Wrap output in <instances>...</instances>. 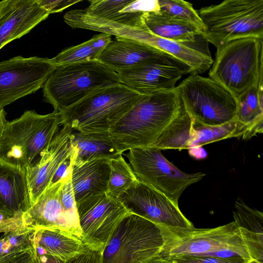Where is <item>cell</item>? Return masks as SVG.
Here are the masks:
<instances>
[{
  "label": "cell",
  "instance_id": "obj_1",
  "mask_svg": "<svg viewBox=\"0 0 263 263\" xmlns=\"http://www.w3.org/2000/svg\"><path fill=\"white\" fill-rule=\"evenodd\" d=\"M187 112L176 87L143 97L109 130L119 151L169 149L186 125Z\"/></svg>",
  "mask_w": 263,
  "mask_h": 263
},
{
  "label": "cell",
  "instance_id": "obj_2",
  "mask_svg": "<svg viewBox=\"0 0 263 263\" xmlns=\"http://www.w3.org/2000/svg\"><path fill=\"white\" fill-rule=\"evenodd\" d=\"M164 239L161 257L180 255L240 257L251 263L249 251L234 221L214 228L197 229L159 226Z\"/></svg>",
  "mask_w": 263,
  "mask_h": 263
},
{
  "label": "cell",
  "instance_id": "obj_3",
  "mask_svg": "<svg viewBox=\"0 0 263 263\" xmlns=\"http://www.w3.org/2000/svg\"><path fill=\"white\" fill-rule=\"evenodd\" d=\"M60 124V115L56 110L47 115L26 110L20 117L8 121L0 141V160L25 170L33 165Z\"/></svg>",
  "mask_w": 263,
  "mask_h": 263
},
{
  "label": "cell",
  "instance_id": "obj_4",
  "mask_svg": "<svg viewBox=\"0 0 263 263\" xmlns=\"http://www.w3.org/2000/svg\"><path fill=\"white\" fill-rule=\"evenodd\" d=\"M144 96L122 83L102 88L59 112L61 124L83 133L109 132Z\"/></svg>",
  "mask_w": 263,
  "mask_h": 263
},
{
  "label": "cell",
  "instance_id": "obj_5",
  "mask_svg": "<svg viewBox=\"0 0 263 263\" xmlns=\"http://www.w3.org/2000/svg\"><path fill=\"white\" fill-rule=\"evenodd\" d=\"M120 84L117 72L98 60L62 65L43 85V97L60 112L96 91Z\"/></svg>",
  "mask_w": 263,
  "mask_h": 263
},
{
  "label": "cell",
  "instance_id": "obj_6",
  "mask_svg": "<svg viewBox=\"0 0 263 263\" xmlns=\"http://www.w3.org/2000/svg\"><path fill=\"white\" fill-rule=\"evenodd\" d=\"M263 37L231 41L217 48L210 78L229 90L237 100L253 86H263Z\"/></svg>",
  "mask_w": 263,
  "mask_h": 263
},
{
  "label": "cell",
  "instance_id": "obj_7",
  "mask_svg": "<svg viewBox=\"0 0 263 263\" xmlns=\"http://www.w3.org/2000/svg\"><path fill=\"white\" fill-rule=\"evenodd\" d=\"M197 12L202 36L216 48L238 39L263 37V0H226Z\"/></svg>",
  "mask_w": 263,
  "mask_h": 263
},
{
  "label": "cell",
  "instance_id": "obj_8",
  "mask_svg": "<svg viewBox=\"0 0 263 263\" xmlns=\"http://www.w3.org/2000/svg\"><path fill=\"white\" fill-rule=\"evenodd\" d=\"M164 243L158 225L129 212L110 236L102 263H144L161 257Z\"/></svg>",
  "mask_w": 263,
  "mask_h": 263
},
{
  "label": "cell",
  "instance_id": "obj_9",
  "mask_svg": "<svg viewBox=\"0 0 263 263\" xmlns=\"http://www.w3.org/2000/svg\"><path fill=\"white\" fill-rule=\"evenodd\" d=\"M176 89L192 120L204 125H218L235 119V98L212 78L191 74Z\"/></svg>",
  "mask_w": 263,
  "mask_h": 263
},
{
  "label": "cell",
  "instance_id": "obj_10",
  "mask_svg": "<svg viewBox=\"0 0 263 263\" xmlns=\"http://www.w3.org/2000/svg\"><path fill=\"white\" fill-rule=\"evenodd\" d=\"M126 156L139 180L162 193L177 205L185 189L205 176L201 172H183L163 156L161 149L153 147L130 149Z\"/></svg>",
  "mask_w": 263,
  "mask_h": 263
},
{
  "label": "cell",
  "instance_id": "obj_11",
  "mask_svg": "<svg viewBox=\"0 0 263 263\" xmlns=\"http://www.w3.org/2000/svg\"><path fill=\"white\" fill-rule=\"evenodd\" d=\"M76 204L83 242L102 252L118 224L130 212L118 198L107 193L84 198Z\"/></svg>",
  "mask_w": 263,
  "mask_h": 263
},
{
  "label": "cell",
  "instance_id": "obj_12",
  "mask_svg": "<svg viewBox=\"0 0 263 263\" xmlns=\"http://www.w3.org/2000/svg\"><path fill=\"white\" fill-rule=\"evenodd\" d=\"M55 68L47 58L17 56L0 62V108L37 91Z\"/></svg>",
  "mask_w": 263,
  "mask_h": 263
},
{
  "label": "cell",
  "instance_id": "obj_13",
  "mask_svg": "<svg viewBox=\"0 0 263 263\" xmlns=\"http://www.w3.org/2000/svg\"><path fill=\"white\" fill-rule=\"evenodd\" d=\"M131 213L158 225L193 228L176 204L164 194L138 180L118 198Z\"/></svg>",
  "mask_w": 263,
  "mask_h": 263
},
{
  "label": "cell",
  "instance_id": "obj_14",
  "mask_svg": "<svg viewBox=\"0 0 263 263\" xmlns=\"http://www.w3.org/2000/svg\"><path fill=\"white\" fill-rule=\"evenodd\" d=\"M122 84L142 95L174 89L191 69L175 58L155 59L117 71Z\"/></svg>",
  "mask_w": 263,
  "mask_h": 263
},
{
  "label": "cell",
  "instance_id": "obj_15",
  "mask_svg": "<svg viewBox=\"0 0 263 263\" xmlns=\"http://www.w3.org/2000/svg\"><path fill=\"white\" fill-rule=\"evenodd\" d=\"M72 130L70 126L63 125L41 153L37 161L26 168L30 206L49 185L60 164L74 152Z\"/></svg>",
  "mask_w": 263,
  "mask_h": 263
},
{
  "label": "cell",
  "instance_id": "obj_16",
  "mask_svg": "<svg viewBox=\"0 0 263 263\" xmlns=\"http://www.w3.org/2000/svg\"><path fill=\"white\" fill-rule=\"evenodd\" d=\"M64 179L49 186L34 203L23 213V224L33 229L58 228L81 239L82 232L79 221L67 213L61 202L60 191Z\"/></svg>",
  "mask_w": 263,
  "mask_h": 263
},
{
  "label": "cell",
  "instance_id": "obj_17",
  "mask_svg": "<svg viewBox=\"0 0 263 263\" xmlns=\"http://www.w3.org/2000/svg\"><path fill=\"white\" fill-rule=\"evenodd\" d=\"M49 14L36 0L0 2V49L30 32Z\"/></svg>",
  "mask_w": 263,
  "mask_h": 263
},
{
  "label": "cell",
  "instance_id": "obj_18",
  "mask_svg": "<svg viewBox=\"0 0 263 263\" xmlns=\"http://www.w3.org/2000/svg\"><path fill=\"white\" fill-rule=\"evenodd\" d=\"M166 58H174L148 44L115 36L99 55L98 60L117 72L155 59Z\"/></svg>",
  "mask_w": 263,
  "mask_h": 263
},
{
  "label": "cell",
  "instance_id": "obj_19",
  "mask_svg": "<svg viewBox=\"0 0 263 263\" xmlns=\"http://www.w3.org/2000/svg\"><path fill=\"white\" fill-rule=\"evenodd\" d=\"M84 11L87 14L128 27L143 28V14L156 11V0H92Z\"/></svg>",
  "mask_w": 263,
  "mask_h": 263
},
{
  "label": "cell",
  "instance_id": "obj_20",
  "mask_svg": "<svg viewBox=\"0 0 263 263\" xmlns=\"http://www.w3.org/2000/svg\"><path fill=\"white\" fill-rule=\"evenodd\" d=\"M29 208L26 170L0 160V213L8 218Z\"/></svg>",
  "mask_w": 263,
  "mask_h": 263
},
{
  "label": "cell",
  "instance_id": "obj_21",
  "mask_svg": "<svg viewBox=\"0 0 263 263\" xmlns=\"http://www.w3.org/2000/svg\"><path fill=\"white\" fill-rule=\"evenodd\" d=\"M110 172L107 159L73 163L71 181L76 203L89 196L106 193Z\"/></svg>",
  "mask_w": 263,
  "mask_h": 263
},
{
  "label": "cell",
  "instance_id": "obj_22",
  "mask_svg": "<svg viewBox=\"0 0 263 263\" xmlns=\"http://www.w3.org/2000/svg\"><path fill=\"white\" fill-rule=\"evenodd\" d=\"M34 229L33 238L38 254H45L64 260L81 252L86 247L80 238L61 229Z\"/></svg>",
  "mask_w": 263,
  "mask_h": 263
},
{
  "label": "cell",
  "instance_id": "obj_23",
  "mask_svg": "<svg viewBox=\"0 0 263 263\" xmlns=\"http://www.w3.org/2000/svg\"><path fill=\"white\" fill-rule=\"evenodd\" d=\"M234 222L247 245L251 263H263V213L237 200L233 212Z\"/></svg>",
  "mask_w": 263,
  "mask_h": 263
},
{
  "label": "cell",
  "instance_id": "obj_24",
  "mask_svg": "<svg viewBox=\"0 0 263 263\" xmlns=\"http://www.w3.org/2000/svg\"><path fill=\"white\" fill-rule=\"evenodd\" d=\"M72 144L74 149L73 164L100 159H111L122 156L117 148L109 132L83 133L73 129Z\"/></svg>",
  "mask_w": 263,
  "mask_h": 263
},
{
  "label": "cell",
  "instance_id": "obj_25",
  "mask_svg": "<svg viewBox=\"0 0 263 263\" xmlns=\"http://www.w3.org/2000/svg\"><path fill=\"white\" fill-rule=\"evenodd\" d=\"M145 27L158 37L178 42H193L202 35L192 24L168 15L160 10L143 14Z\"/></svg>",
  "mask_w": 263,
  "mask_h": 263
},
{
  "label": "cell",
  "instance_id": "obj_26",
  "mask_svg": "<svg viewBox=\"0 0 263 263\" xmlns=\"http://www.w3.org/2000/svg\"><path fill=\"white\" fill-rule=\"evenodd\" d=\"M249 126L236 120L218 125H207L192 120L188 149L232 137L242 136Z\"/></svg>",
  "mask_w": 263,
  "mask_h": 263
},
{
  "label": "cell",
  "instance_id": "obj_27",
  "mask_svg": "<svg viewBox=\"0 0 263 263\" xmlns=\"http://www.w3.org/2000/svg\"><path fill=\"white\" fill-rule=\"evenodd\" d=\"M111 35L101 33L81 44L68 48L52 59L55 66L87 62L98 60L107 45L111 40Z\"/></svg>",
  "mask_w": 263,
  "mask_h": 263
},
{
  "label": "cell",
  "instance_id": "obj_28",
  "mask_svg": "<svg viewBox=\"0 0 263 263\" xmlns=\"http://www.w3.org/2000/svg\"><path fill=\"white\" fill-rule=\"evenodd\" d=\"M263 86H253L237 100L235 120L249 126L263 120Z\"/></svg>",
  "mask_w": 263,
  "mask_h": 263
},
{
  "label": "cell",
  "instance_id": "obj_29",
  "mask_svg": "<svg viewBox=\"0 0 263 263\" xmlns=\"http://www.w3.org/2000/svg\"><path fill=\"white\" fill-rule=\"evenodd\" d=\"M109 162L110 172L106 193L118 198L139 179L122 156Z\"/></svg>",
  "mask_w": 263,
  "mask_h": 263
},
{
  "label": "cell",
  "instance_id": "obj_30",
  "mask_svg": "<svg viewBox=\"0 0 263 263\" xmlns=\"http://www.w3.org/2000/svg\"><path fill=\"white\" fill-rule=\"evenodd\" d=\"M34 230L23 226L17 230L3 233L0 237V259L33 246Z\"/></svg>",
  "mask_w": 263,
  "mask_h": 263
},
{
  "label": "cell",
  "instance_id": "obj_31",
  "mask_svg": "<svg viewBox=\"0 0 263 263\" xmlns=\"http://www.w3.org/2000/svg\"><path fill=\"white\" fill-rule=\"evenodd\" d=\"M158 5L160 11L192 24L202 35L203 22L192 3L182 0H158Z\"/></svg>",
  "mask_w": 263,
  "mask_h": 263
},
{
  "label": "cell",
  "instance_id": "obj_32",
  "mask_svg": "<svg viewBox=\"0 0 263 263\" xmlns=\"http://www.w3.org/2000/svg\"><path fill=\"white\" fill-rule=\"evenodd\" d=\"M38 254L42 263H102V252L87 246L81 252L64 260L45 254Z\"/></svg>",
  "mask_w": 263,
  "mask_h": 263
},
{
  "label": "cell",
  "instance_id": "obj_33",
  "mask_svg": "<svg viewBox=\"0 0 263 263\" xmlns=\"http://www.w3.org/2000/svg\"><path fill=\"white\" fill-rule=\"evenodd\" d=\"M167 260L171 263H249L238 257L225 258L208 255H180Z\"/></svg>",
  "mask_w": 263,
  "mask_h": 263
},
{
  "label": "cell",
  "instance_id": "obj_34",
  "mask_svg": "<svg viewBox=\"0 0 263 263\" xmlns=\"http://www.w3.org/2000/svg\"><path fill=\"white\" fill-rule=\"evenodd\" d=\"M60 200L67 213L73 219L79 221L77 204L71 181V173L64 179L60 191Z\"/></svg>",
  "mask_w": 263,
  "mask_h": 263
},
{
  "label": "cell",
  "instance_id": "obj_35",
  "mask_svg": "<svg viewBox=\"0 0 263 263\" xmlns=\"http://www.w3.org/2000/svg\"><path fill=\"white\" fill-rule=\"evenodd\" d=\"M0 263H42L35 244L25 249L7 255Z\"/></svg>",
  "mask_w": 263,
  "mask_h": 263
},
{
  "label": "cell",
  "instance_id": "obj_36",
  "mask_svg": "<svg viewBox=\"0 0 263 263\" xmlns=\"http://www.w3.org/2000/svg\"><path fill=\"white\" fill-rule=\"evenodd\" d=\"M37 3L49 14L61 12L81 0H36Z\"/></svg>",
  "mask_w": 263,
  "mask_h": 263
},
{
  "label": "cell",
  "instance_id": "obj_37",
  "mask_svg": "<svg viewBox=\"0 0 263 263\" xmlns=\"http://www.w3.org/2000/svg\"><path fill=\"white\" fill-rule=\"evenodd\" d=\"M74 153V149L73 153L60 164L55 172L49 186L63 179L71 173L73 162Z\"/></svg>",
  "mask_w": 263,
  "mask_h": 263
},
{
  "label": "cell",
  "instance_id": "obj_38",
  "mask_svg": "<svg viewBox=\"0 0 263 263\" xmlns=\"http://www.w3.org/2000/svg\"><path fill=\"white\" fill-rule=\"evenodd\" d=\"M7 122L6 119V112L4 108H0V141Z\"/></svg>",
  "mask_w": 263,
  "mask_h": 263
},
{
  "label": "cell",
  "instance_id": "obj_39",
  "mask_svg": "<svg viewBox=\"0 0 263 263\" xmlns=\"http://www.w3.org/2000/svg\"><path fill=\"white\" fill-rule=\"evenodd\" d=\"M6 218L0 213V221Z\"/></svg>",
  "mask_w": 263,
  "mask_h": 263
},
{
  "label": "cell",
  "instance_id": "obj_40",
  "mask_svg": "<svg viewBox=\"0 0 263 263\" xmlns=\"http://www.w3.org/2000/svg\"><path fill=\"white\" fill-rule=\"evenodd\" d=\"M171 263V262H170Z\"/></svg>",
  "mask_w": 263,
  "mask_h": 263
}]
</instances>
